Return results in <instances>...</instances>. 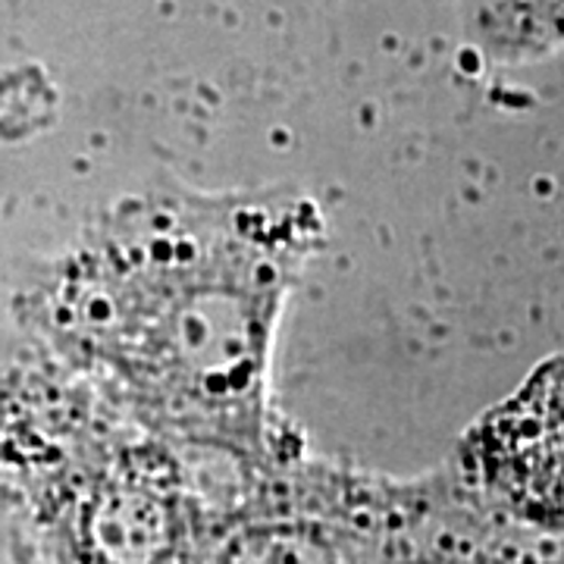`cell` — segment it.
<instances>
[{"label": "cell", "instance_id": "cell-1", "mask_svg": "<svg viewBox=\"0 0 564 564\" xmlns=\"http://www.w3.org/2000/svg\"><path fill=\"white\" fill-rule=\"evenodd\" d=\"M484 467L518 514L564 527V364L543 370L486 423Z\"/></svg>", "mask_w": 564, "mask_h": 564}]
</instances>
